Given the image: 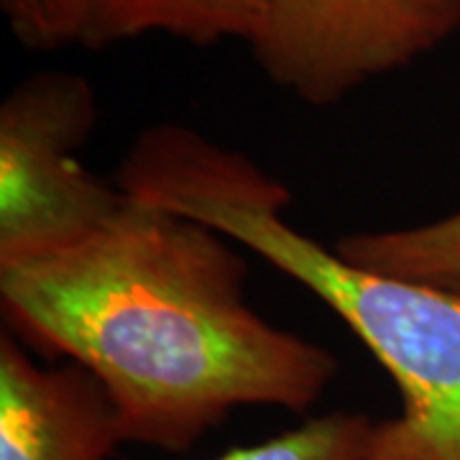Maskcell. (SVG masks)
Segmentation results:
<instances>
[{
	"mask_svg": "<svg viewBox=\"0 0 460 460\" xmlns=\"http://www.w3.org/2000/svg\"><path fill=\"white\" fill-rule=\"evenodd\" d=\"M238 248L126 195L77 246L0 263V305L21 343L98 378L123 443L184 453L241 407L307 411L338 374L328 348L248 305Z\"/></svg>",
	"mask_w": 460,
	"mask_h": 460,
	"instance_id": "cell-1",
	"label": "cell"
},
{
	"mask_svg": "<svg viewBox=\"0 0 460 460\" xmlns=\"http://www.w3.org/2000/svg\"><path fill=\"white\" fill-rule=\"evenodd\" d=\"M345 261L460 295V210L422 226L358 230L338 241Z\"/></svg>",
	"mask_w": 460,
	"mask_h": 460,
	"instance_id": "cell-7",
	"label": "cell"
},
{
	"mask_svg": "<svg viewBox=\"0 0 460 460\" xmlns=\"http://www.w3.org/2000/svg\"><path fill=\"white\" fill-rule=\"evenodd\" d=\"M115 181L228 235L343 320L399 392L371 460H460V295L345 261L287 220V184L187 126L141 131Z\"/></svg>",
	"mask_w": 460,
	"mask_h": 460,
	"instance_id": "cell-2",
	"label": "cell"
},
{
	"mask_svg": "<svg viewBox=\"0 0 460 460\" xmlns=\"http://www.w3.org/2000/svg\"><path fill=\"white\" fill-rule=\"evenodd\" d=\"M95 126V87L77 72H36L0 102V263L77 246L123 208L126 192L80 159Z\"/></svg>",
	"mask_w": 460,
	"mask_h": 460,
	"instance_id": "cell-3",
	"label": "cell"
},
{
	"mask_svg": "<svg viewBox=\"0 0 460 460\" xmlns=\"http://www.w3.org/2000/svg\"><path fill=\"white\" fill-rule=\"evenodd\" d=\"M123 443L105 386L84 366H41L0 335V460H111Z\"/></svg>",
	"mask_w": 460,
	"mask_h": 460,
	"instance_id": "cell-5",
	"label": "cell"
},
{
	"mask_svg": "<svg viewBox=\"0 0 460 460\" xmlns=\"http://www.w3.org/2000/svg\"><path fill=\"white\" fill-rule=\"evenodd\" d=\"M378 420L335 410L253 445L230 447L210 460H371Z\"/></svg>",
	"mask_w": 460,
	"mask_h": 460,
	"instance_id": "cell-8",
	"label": "cell"
},
{
	"mask_svg": "<svg viewBox=\"0 0 460 460\" xmlns=\"http://www.w3.org/2000/svg\"><path fill=\"white\" fill-rule=\"evenodd\" d=\"M0 8L26 49L54 51L84 44L90 0H0Z\"/></svg>",
	"mask_w": 460,
	"mask_h": 460,
	"instance_id": "cell-9",
	"label": "cell"
},
{
	"mask_svg": "<svg viewBox=\"0 0 460 460\" xmlns=\"http://www.w3.org/2000/svg\"><path fill=\"white\" fill-rule=\"evenodd\" d=\"M460 26V0H259L246 44L271 83L325 108Z\"/></svg>",
	"mask_w": 460,
	"mask_h": 460,
	"instance_id": "cell-4",
	"label": "cell"
},
{
	"mask_svg": "<svg viewBox=\"0 0 460 460\" xmlns=\"http://www.w3.org/2000/svg\"><path fill=\"white\" fill-rule=\"evenodd\" d=\"M259 0H90L84 47L102 49L146 33H166L195 47L246 41Z\"/></svg>",
	"mask_w": 460,
	"mask_h": 460,
	"instance_id": "cell-6",
	"label": "cell"
}]
</instances>
